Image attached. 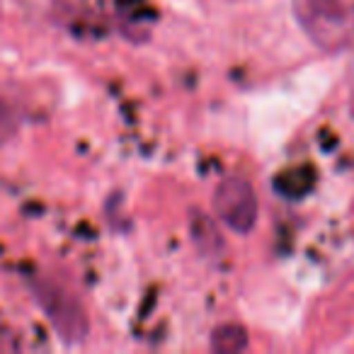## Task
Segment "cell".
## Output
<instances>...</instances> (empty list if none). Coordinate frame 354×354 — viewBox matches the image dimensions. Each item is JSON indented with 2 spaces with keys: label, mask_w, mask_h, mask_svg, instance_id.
Here are the masks:
<instances>
[{
  "label": "cell",
  "mask_w": 354,
  "mask_h": 354,
  "mask_svg": "<svg viewBox=\"0 0 354 354\" xmlns=\"http://www.w3.org/2000/svg\"><path fill=\"white\" fill-rule=\"evenodd\" d=\"M294 17L320 49L339 51L354 44V0H294Z\"/></svg>",
  "instance_id": "6da1fadb"
},
{
  "label": "cell",
  "mask_w": 354,
  "mask_h": 354,
  "mask_svg": "<svg viewBox=\"0 0 354 354\" xmlns=\"http://www.w3.org/2000/svg\"><path fill=\"white\" fill-rule=\"evenodd\" d=\"M30 289L61 342L68 347L83 344L90 333V323L78 296L49 277H32Z\"/></svg>",
  "instance_id": "7a4b0ae2"
},
{
  "label": "cell",
  "mask_w": 354,
  "mask_h": 354,
  "mask_svg": "<svg viewBox=\"0 0 354 354\" xmlns=\"http://www.w3.org/2000/svg\"><path fill=\"white\" fill-rule=\"evenodd\" d=\"M214 214L233 233H250L257 223V194L243 177H226L214 192Z\"/></svg>",
  "instance_id": "3957f363"
},
{
  "label": "cell",
  "mask_w": 354,
  "mask_h": 354,
  "mask_svg": "<svg viewBox=\"0 0 354 354\" xmlns=\"http://www.w3.org/2000/svg\"><path fill=\"white\" fill-rule=\"evenodd\" d=\"M192 238L197 243V248L204 255H218L223 248L221 236H218L216 226L209 221V216H204L202 212H194V221H192Z\"/></svg>",
  "instance_id": "277c9868"
},
{
  "label": "cell",
  "mask_w": 354,
  "mask_h": 354,
  "mask_svg": "<svg viewBox=\"0 0 354 354\" xmlns=\"http://www.w3.org/2000/svg\"><path fill=\"white\" fill-rule=\"evenodd\" d=\"M248 347V333L241 325H221L212 335V349L221 354L243 352Z\"/></svg>",
  "instance_id": "5b68a950"
}]
</instances>
